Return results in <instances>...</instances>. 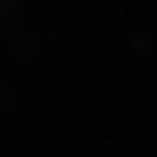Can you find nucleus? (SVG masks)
Wrapping results in <instances>:
<instances>
[]
</instances>
